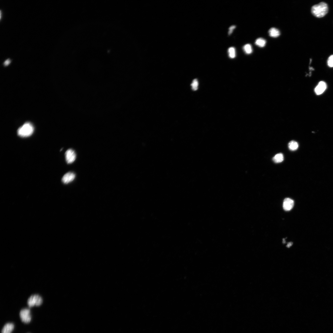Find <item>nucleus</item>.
I'll return each instance as SVG.
<instances>
[{"label":"nucleus","mask_w":333,"mask_h":333,"mask_svg":"<svg viewBox=\"0 0 333 333\" xmlns=\"http://www.w3.org/2000/svg\"><path fill=\"white\" fill-rule=\"evenodd\" d=\"M294 201L289 198H285L283 201V207L286 211H289L292 209L294 205Z\"/></svg>","instance_id":"obj_7"},{"label":"nucleus","mask_w":333,"mask_h":333,"mask_svg":"<svg viewBox=\"0 0 333 333\" xmlns=\"http://www.w3.org/2000/svg\"><path fill=\"white\" fill-rule=\"evenodd\" d=\"M285 239H283V242L284 243H285Z\"/></svg>","instance_id":"obj_21"},{"label":"nucleus","mask_w":333,"mask_h":333,"mask_svg":"<svg viewBox=\"0 0 333 333\" xmlns=\"http://www.w3.org/2000/svg\"><path fill=\"white\" fill-rule=\"evenodd\" d=\"M328 10L327 4L325 2H322L313 6L311 9V12L315 17L322 18L328 13Z\"/></svg>","instance_id":"obj_1"},{"label":"nucleus","mask_w":333,"mask_h":333,"mask_svg":"<svg viewBox=\"0 0 333 333\" xmlns=\"http://www.w3.org/2000/svg\"><path fill=\"white\" fill-rule=\"evenodd\" d=\"M43 300L42 297L38 295H32L28 300L27 304L29 307L35 306H38L42 304Z\"/></svg>","instance_id":"obj_3"},{"label":"nucleus","mask_w":333,"mask_h":333,"mask_svg":"<svg viewBox=\"0 0 333 333\" xmlns=\"http://www.w3.org/2000/svg\"><path fill=\"white\" fill-rule=\"evenodd\" d=\"M76 175L74 172H69L63 176L62 181L64 184H68L73 181Z\"/></svg>","instance_id":"obj_6"},{"label":"nucleus","mask_w":333,"mask_h":333,"mask_svg":"<svg viewBox=\"0 0 333 333\" xmlns=\"http://www.w3.org/2000/svg\"><path fill=\"white\" fill-rule=\"evenodd\" d=\"M14 328V324L11 323L6 324L4 327L1 333H11Z\"/></svg>","instance_id":"obj_9"},{"label":"nucleus","mask_w":333,"mask_h":333,"mask_svg":"<svg viewBox=\"0 0 333 333\" xmlns=\"http://www.w3.org/2000/svg\"><path fill=\"white\" fill-rule=\"evenodd\" d=\"M269 33L270 36L273 38H277L280 35V32L278 30L274 28H271L269 30Z\"/></svg>","instance_id":"obj_10"},{"label":"nucleus","mask_w":333,"mask_h":333,"mask_svg":"<svg viewBox=\"0 0 333 333\" xmlns=\"http://www.w3.org/2000/svg\"><path fill=\"white\" fill-rule=\"evenodd\" d=\"M266 43V40L262 38H259L255 42V44L260 47H264Z\"/></svg>","instance_id":"obj_13"},{"label":"nucleus","mask_w":333,"mask_h":333,"mask_svg":"<svg viewBox=\"0 0 333 333\" xmlns=\"http://www.w3.org/2000/svg\"><path fill=\"white\" fill-rule=\"evenodd\" d=\"M327 63L329 67H333V55H332L329 57L328 59Z\"/></svg>","instance_id":"obj_17"},{"label":"nucleus","mask_w":333,"mask_h":333,"mask_svg":"<svg viewBox=\"0 0 333 333\" xmlns=\"http://www.w3.org/2000/svg\"><path fill=\"white\" fill-rule=\"evenodd\" d=\"M235 28V26H231V27H230L229 28V30L230 31H229V35L230 34L232 33V31H233V30Z\"/></svg>","instance_id":"obj_19"},{"label":"nucleus","mask_w":333,"mask_h":333,"mask_svg":"<svg viewBox=\"0 0 333 333\" xmlns=\"http://www.w3.org/2000/svg\"><path fill=\"white\" fill-rule=\"evenodd\" d=\"M292 244H293V243L292 242H289L288 244L287 245V247H290L291 246V245H292Z\"/></svg>","instance_id":"obj_20"},{"label":"nucleus","mask_w":333,"mask_h":333,"mask_svg":"<svg viewBox=\"0 0 333 333\" xmlns=\"http://www.w3.org/2000/svg\"><path fill=\"white\" fill-rule=\"evenodd\" d=\"M327 87V85L325 82L323 81H320L315 88V92L317 95L322 94L325 91Z\"/></svg>","instance_id":"obj_8"},{"label":"nucleus","mask_w":333,"mask_h":333,"mask_svg":"<svg viewBox=\"0 0 333 333\" xmlns=\"http://www.w3.org/2000/svg\"><path fill=\"white\" fill-rule=\"evenodd\" d=\"M11 61L9 59H7L4 62V64L5 66H7L11 63Z\"/></svg>","instance_id":"obj_18"},{"label":"nucleus","mask_w":333,"mask_h":333,"mask_svg":"<svg viewBox=\"0 0 333 333\" xmlns=\"http://www.w3.org/2000/svg\"><path fill=\"white\" fill-rule=\"evenodd\" d=\"M65 160L68 164L73 163L76 159V154L74 150L71 149L68 150L65 154Z\"/></svg>","instance_id":"obj_5"},{"label":"nucleus","mask_w":333,"mask_h":333,"mask_svg":"<svg viewBox=\"0 0 333 333\" xmlns=\"http://www.w3.org/2000/svg\"><path fill=\"white\" fill-rule=\"evenodd\" d=\"M34 127L30 123L27 122L17 130V134L21 137H27L31 136L34 131Z\"/></svg>","instance_id":"obj_2"},{"label":"nucleus","mask_w":333,"mask_h":333,"mask_svg":"<svg viewBox=\"0 0 333 333\" xmlns=\"http://www.w3.org/2000/svg\"><path fill=\"white\" fill-rule=\"evenodd\" d=\"M228 52L230 58H234L235 57V51L234 47H230L228 49Z\"/></svg>","instance_id":"obj_15"},{"label":"nucleus","mask_w":333,"mask_h":333,"mask_svg":"<svg viewBox=\"0 0 333 333\" xmlns=\"http://www.w3.org/2000/svg\"><path fill=\"white\" fill-rule=\"evenodd\" d=\"M284 160L283 154L281 153L277 154L273 157V160L276 163L282 162Z\"/></svg>","instance_id":"obj_11"},{"label":"nucleus","mask_w":333,"mask_h":333,"mask_svg":"<svg viewBox=\"0 0 333 333\" xmlns=\"http://www.w3.org/2000/svg\"><path fill=\"white\" fill-rule=\"evenodd\" d=\"M243 50L247 54H250L252 52V46L249 44L245 45L243 47Z\"/></svg>","instance_id":"obj_14"},{"label":"nucleus","mask_w":333,"mask_h":333,"mask_svg":"<svg viewBox=\"0 0 333 333\" xmlns=\"http://www.w3.org/2000/svg\"><path fill=\"white\" fill-rule=\"evenodd\" d=\"M20 316L22 322L26 324H28L30 322L32 317L31 312L29 309H23L20 311Z\"/></svg>","instance_id":"obj_4"},{"label":"nucleus","mask_w":333,"mask_h":333,"mask_svg":"<svg viewBox=\"0 0 333 333\" xmlns=\"http://www.w3.org/2000/svg\"><path fill=\"white\" fill-rule=\"evenodd\" d=\"M191 86L193 91H197L198 89V80L197 79H194L193 81Z\"/></svg>","instance_id":"obj_16"},{"label":"nucleus","mask_w":333,"mask_h":333,"mask_svg":"<svg viewBox=\"0 0 333 333\" xmlns=\"http://www.w3.org/2000/svg\"><path fill=\"white\" fill-rule=\"evenodd\" d=\"M299 147L298 143L295 141H291L289 142L288 147L289 149L292 151L296 150Z\"/></svg>","instance_id":"obj_12"}]
</instances>
